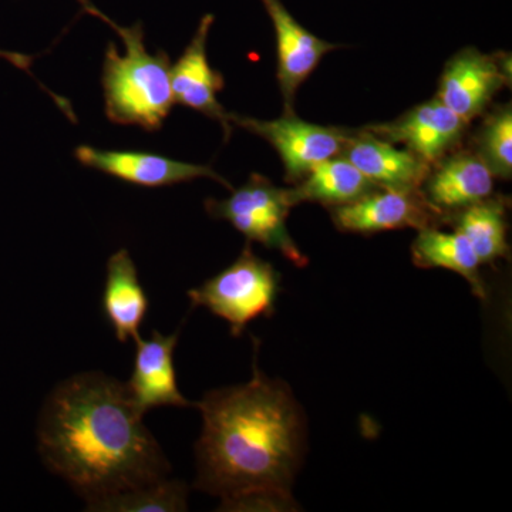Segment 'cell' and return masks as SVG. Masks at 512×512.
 <instances>
[{"mask_svg":"<svg viewBox=\"0 0 512 512\" xmlns=\"http://www.w3.org/2000/svg\"><path fill=\"white\" fill-rule=\"evenodd\" d=\"M505 83L507 73L500 60L466 49L446 64L437 99L468 123L487 109Z\"/></svg>","mask_w":512,"mask_h":512,"instance_id":"9","label":"cell"},{"mask_svg":"<svg viewBox=\"0 0 512 512\" xmlns=\"http://www.w3.org/2000/svg\"><path fill=\"white\" fill-rule=\"evenodd\" d=\"M76 158L86 167L113 175L127 183L140 187L160 188L168 185L187 183L197 178H212L225 187L231 188L220 174L207 165L184 163L164 156L137 151H111L80 146Z\"/></svg>","mask_w":512,"mask_h":512,"instance_id":"8","label":"cell"},{"mask_svg":"<svg viewBox=\"0 0 512 512\" xmlns=\"http://www.w3.org/2000/svg\"><path fill=\"white\" fill-rule=\"evenodd\" d=\"M197 407L195 488L220 497L221 511L293 510L303 423L288 387L268 379L255 360L248 383L207 393Z\"/></svg>","mask_w":512,"mask_h":512,"instance_id":"1","label":"cell"},{"mask_svg":"<svg viewBox=\"0 0 512 512\" xmlns=\"http://www.w3.org/2000/svg\"><path fill=\"white\" fill-rule=\"evenodd\" d=\"M456 231L474 248L481 264H493L508 255L507 220L503 202H477L458 212Z\"/></svg>","mask_w":512,"mask_h":512,"instance_id":"19","label":"cell"},{"mask_svg":"<svg viewBox=\"0 0 512 512\" xmlns=\"http://www.w3.org/2000/svg\"><path fill=\"white\" fill-rule=\"evenodd\" d=\"M274 25L278 50V83L284 96L286 111H293L295 94L313 72L326 53L336 45L313 35L303 28L282 0H261Z\"/></svg>","mask_w":512,"mask_h":512,"instance_id":"13","label":"cell"},{"mask_svg":"<svg viewBox=\"0 0 512 512\" xmlns=\"http://www.w3.org/2000/svg\"><path fill=\"white\" fill-rule=\"evenodd\" d=\"M0 59L8 60V62L15 64L19 69L25 70V72H29L30 64H32V57L20 55V53H12L5 52V50H0Z\"/></svg>","mask_w":512,"mask_h":512,"instance_id":"22","label":"cell"},{"mask_svg":"<svg viewBox=\"0 0 512 512\" xmlns=\"http://www.w3.org/2000/svg\"><path fill=\"white\" fill-rule=\"evenodd\" d=\"M101 309L121 343L140 336L148 312V298L127 249H120L107 262Z\"/></svg>","mask_w":512,"mask_h":512,"instance_id":"15","label":"cell"},{"mask_svg":"<svg viewBox=\"0 0 512 512\" xmlns=\"http://www.w3.org/2000/svg\"><path fill=\"white\" fill-rule=\"evenodd\" d=\"M126 384L101 372L57 384L37 423V448L87 507L167 478L170 464Z\"/></svg>","mask_w":512,"mask_h":512,"instance_id":"2","label":"cell"},{"mask_svg":"<svg viewBox=\"0 0 512 512\" xmlns=\"http://www.w3.org/2000/svg\"><path fill=\"white\" fill-rule=\"evenodd\" d=\"M231 121L274 146L284 161L289 183L302 180L315 165L338 156L349 138L345 130L308 123L296 117L293 111L269 121L231 114Z\"/></svg>","mask_w":512,"mask_h":512,"instance_id":"6","label":"cell"},{"mask_svg":"<svg viewBox=\"0 0 512 512\" xmlns=\"http://www.w3.org/2000/svg\"><path fill=\"white\" fill-rule=\"evenodd\" d=\"M494 175L484 161L473 154L447 158L424 181V200L436 211H461L493 194Z\"/></svg>","mask_w":512,"mask_h":512,"instance_id":"16","label":"cell"},{"mask_svg":"<svg viewBox=\"0 0 512 512\" xmlns=\"http://www.w3.org/2000/svg\"><path fill=\"white\" fill-rule=\"evenodd\" d=\"M414 264L420 268H443L463 276L480 299L487 298V289L481 279V262L470 242L460 232H443L431 227L419 229L414 239Z\"/></svg>","mask_w":512,"mask_h":512,"instance_id":"17","label":"cell"},{"mask_svg":"<svg viewBox=\"0 0 512 512\" xmlns=\"http://www.w3.org/2000/svg\"><path fill=\"white\" fill-rule=\"evenodd\" d=\"M375 190L376 185L362 171L357 170L348 158L332 157L315 165L303 177V183L293 188L292 195L295 204L312 201L339 207Z\"/></svg>","mask_w":512,"mask_h":512,"instance_id":"18","label":"cell"},{"mask_svg":"<svg viewBox=\"0 0 512 512\" xmlns=\"http://www.w3.org/2000/svg\"><path fill=\"white\" fill-rule=\"evenodd\" d=\"M467 121L448 109L439 99L427 101L390 123L367 128L369 133L402 143L427 164L436 163L456 147L466 131Z\"/></svg>","mask_w":512,"mask_h":512,"instance_id":"7","label":"cell"},{"mask_svg":"<svg viewBox=\"0 0 512 512\" xmlns=\"http://www.w3.org/2000/svg\"><path fill=\"white\" fill-rule=\"evenodd\" d=\"M480 157L494 177L511 178L512 111L510 104L494 111L481 130Z\"/></svg>","mask_w":512,"mask_h":512,"instance_id":"21","label":"cell"},{"mask_svg":"<svg viewBox=\"0 0 512 512\" xmlns=\"http://www.w3.org/2000/svg\"><path fill=\"white\" fill-rule=\"evenodd\" d=\"M295 205L292 190L276 187L259 174H252L248 183L232 192L227 200L205 202L212 217L228 221L248 242L276 249L296 266H303L308 259L296 247L286 227Z\"/></svg>","mask_w":512,"mask_h":512,"instance_id":"5","label":"cell"},{"mask_svg":"<svg viewBox=\"0 0 512 512\" xmlns=\"http://www.w3.org/2000/svg\"><path fill=\"white\" fill-rule=\"evenodd\" d=\"M279 282L274 265L256 256L248 242L234 264L187 295L194 308H207L228 323L232 336H241L252 320L274 313Z\"/></svg>","mask_w":512,"mask_h":512,"instance_id":"4","label":"cell"},{"mask_svg":"<svg viewBox=\"0 0 512 512\" xmlns=\"http://www.w3.org/2000/svg\"><path fill=\"white\" fill-rule=\"evenodd\" d=\"M188 508L187 485L178 480L156 481L153 484L123 491L87 507L94 512H181Z\"/></svg>","mask_w":512,"mask_h":512,"instance_id":"20","label":"cell"},{"mask_svg":"<svg viewBox=\"0 0 512 512\" xmlns=\"http://www.w3.org/2000/svg\"><path fill=\"white\" fill-rule=\"evenodd\" d=\"M80 2L86 12L116 30L126 46L124 56L119 55L113 43L107 47L103 72L107 117L121 126L158 130L174 104L170 57L163 50H158L156 55L147 52L143 26L124 28L89 0Z\"/></svg>","mask_w":512,"mask_h":512,"instance_id":"3","label":"cell"},{"mask_svg":"<svg viewBox=\"0 0 512 512\" xmlns=\"http://www.w3.org/2000/svg\"><path fill=\"white\" fill-rule=\"evenodd\" d=\"M212 23L214 15H205L201 19L190 45L174 66H171V92L174 103L220 121L225 137L228 138L231 134V114L224 110L217 99V94L224 89V77L212 69L207 56V40Z\"/></svg>","mask_w":512,"mask_h":512,"instance_id":"10","label":"cell"},{"mask_svg":"<svg viewBox=\"0 0 512 512\" xmlns=\"http://www.w3.org/2000/svg\"><path fill=\"white\" fill-rule=\"evenodd\" d=\"M343 154L382 190L419 192L430 173L429 164L412 151L399 150L367 130L349 137Z\"/></svg>","mask_w":512,"mask_h":512,"instance_id":"14","label":"cell"},{"mask_svg":"<svg viewBox=\"0 0 512 512\" xmlns=\"http://www.w3.org/2000/svg\"><path fill=\"white\" fill-rule=\"evenodd\" d=\"M133 375L126 384L138 412L146 414L157 407H190L191 402L178 389L174 352L178 332L171 335L154 330L150 338L136 340Z\"/></svg>","mask_w":512,"mask_h":512,"instance_id":"11","label":"cell"},{"mask_svg":"<svg viewBox=\"0 0 512 512\" xmlns=\"http://www.w3.org/2000/svg\"><path fill=\"white\" fill-rule=\"evenodd\" d=\"M433 208L419 192L372 191L359 200L333 208L336 227L356 234L430 227Z\"/></svg>","mask_w":512,"mask_h":512,"instance_id":"12","label":"cell"}]
</instances>
